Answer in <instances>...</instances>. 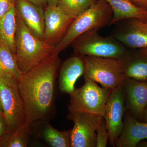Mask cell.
<instances>
[{"instance_id":"6da1fadb","label":"cell","mask_w":147,"mask_h":147,"mask_svg":"<svg viewBox=\"0 0 147 147\" xmlns=\"http://www.w3.org/2000/svg\"><path fill=\"white\" fill-rule=\"evenodd\" d=\"M61 66L59 55L53 54L17 79L27 121H50L56 114L57 77Z\"/></svg>"},{"instance_id":"7a4b0ae2","label":"cell","mask_w":147,"mask_h":147,"mask_svg":"<svg viewBox=\"0 0 147 147\" xmlns=\"http://www.w3.org/2000/svg\"><path fill=\"white\" fill-rule=\"evenodd\" d=\"M15 48L18 67L24 73L53 55L55 46L34 34L16 12Z\"/></svg>"},{"instance_id":"3957f363","label":"cell","mask_w":147,"mask_h":147,"mask_svg":"<svg viewBox=\"0 0 147 147\" xmlns=\"http://www.w3.org/2000/svg\"><path fill=\"white\" fill-rule=\"evenodd\" d=\"M113 16V10L108 2L105 0H96L85 12L74 19L63 38L55 46L53 54L59 55L86 32L98 31L110 26Z\"/></svg>"},{"instance_id":"277c9868","label":"cell","mask_w":147,"mask_h":147,"mask_svg":"<svg viewBox=\"0 0 147 147\" xmlns=\"http://www.w3.org/2000/svg\"><path fill=\"white\" fill-rule=\"evenodd\" d=\"M98 31L84 33L71 43L75 55L119 59L129 49L112 36H102Z\"/></svg>"},{"instance_id":"5b68a950","label":"cell","mask_w":147,"mask_h":147,"mask_svg":"<svg viewBox=\"0 0 147 147\" xmlns=\"http://www.w3.org/2000/svg\"><path fill=\"white\" fill-rule=\"evenodd\" d=\"M0 98L7 126V133L18 130L27 122L24 102L17 79L0 74Z\"/></svg>"},{"instance_id":"8992f818","label":"cell","mask_w":147,"mask_h":147,"mask_svg":"<svg viewBox=\"0 0 147 147\" xmlns=\"http://www.w3.org/2000/svg\"><path fill=\"white\" fill-rule=\"evenodd\" d=\"M85 84L74 90L70 95L69 113L81 112L103 117L111 89L99 86L95 82L85 79Z\"/></svg>"},{"instance_id":"52a82bcc","label":"cell","mask_w":147,"mask_h":147,"mask_svg":"<svg viewBox=\"0 0 147 147\" xmlns=\"http://www.w3.org/2000/svg\"><path fill=\"white\" fill-rule=\"evenodd\" d=\"M84 61V79L111 90L123 84L125 77L118 59L85 56Z\"/></svg>"},{"instance_id":"ba28073f","label":"cell","mask_w":147,"mask_h":147,"mask_svg":"<svg viewBox=\"0 0 147 147\" xmlns=\"http://www.w3.org/2000/svg\"><path fill=\"white\" fill-rule=\"evenodd\" d=\"M74 125L70 131L71 147H96V131L103 117L85 112L69 113Z\"/></svg>"},{"instance_id":"9c48e42d","label":"cell","mask_w":147,"mask_h":147,"mask_svg":"<svg viewBox=\"0 0 147 147\" xmlns=\"http://www.w3.org/2000/svg\"><path fill=\"white\" fill-rule=\"evenodd\" d=\"M125 92L123 84L111 90L108 98L103 117L106 123L110 146L115 147L123 127V117L126 111Z\"/></svg>"},{"instance_id":"30bf717a","label":"cell","mask_w":147,"mask_h":147,"mask_svg":"<svg viewBox=\"0 0 147 147\" xmlns=\"http://www.w3.org/2000/svg\"><path fill=\"white\" fill-rule=\"evenodd\" d=\"M111 36L129 49L147 48V24L136 18L116 23Z\"/></svg>"},{"instance_id":"8fae6325","label":"cell","mask_w":147,"mask_h":147,"mask_svg":"<svg viewBox=\"0 0 147 147\" xmlns=\"http://www.w3.org/2000/svg\"><path fill=\"white\" fill-rule=\"evenodd\" d=\"M75 18L63 13L57 5H47L45 9L43 40L55 46L63 38Z\"/></svg>"},{"instance_id":"7c38bea8","label":"cell","mask_w":147,"mask_h":147,"mask_svg":"<svg viewBox=\"0 0 147 147\" xmlns=\"http://www.w3.org/2000/svg\"><path fill=\"white\" fill-rule=\"evenodd\" d=\"M122 84L125 92L126 110L140 121L147 105V82L125 77Z\"/></svg>"},{"instance_id":"4fadbf2b","label":"cell","mask_w":147,"mask_h":147,"mask_svg":"<svg viewBox=\"0 0 147 147\" xmlns=\"http://www.w3.org/2000/svg\"><path fill=\"white\" fill-rule=\"evenodd\" d=\"M118 60L125 77L147 82V48L129 49Z\"/></svg>"},{"instance_id":"5bb4252c","label":"cell","mask_w":147,"mask_h":147,"mask_svg":"<svg viewBox=\"0 0 147 147\" xmlns=\"http://www.w3.org/2000/svg\"><path fill=\"white\" fill-rule=\"evenodd\" d=\"M16 11L34 34L43 39L45 9L29 0H14Z\"/></svg>"},{"instance_id":"9a60e30c","label":"cell","mask_w":147,"mask_h":147,"mask_svg":"<svg viewBox=\"0 0 147 147\" xmlns=\"http://www.w3.org/2000/svg\"><path fill=\"white\" fill-rule=\"evenodd\" d=\"M84 56L74 54L66 60L59 69L58 84L60 90L69 94L72 92L77 79L84 75Z\"/></svg>"},{"instance_id":"2e32d148","label":"cell","mask_w":147,"mask_h":147,"mask_svg":"<svg viewBox=\"0 0 147 147\" xmlns=\"http://www.w3.org/2000/svg\"><path fill=\"white\" fill-rule=\"evenodd\" d=\"M123 119V129L115 147H136L142 140L147 139V123L138 120L127 110Z\"/></svg>"},{"instance_id":"e0dca14e","label":"cell","mask_w":147,"mask_h":147,"mask_svg":"<svg viewBox=\"0 0 147 147\" xmlns=\"http://www.w3.org/2000/svg\"><path fill=\"white\" fill-rule=\"evenodd\" d=\"M32 135L42 140L49 147H71V129L59 131L47 121H39L31 124Z\"/></svg>"},{"instance_id":"ac0fdd59","label":"cell","mask_w":147,"mask_h":147,"mask_svg":"<svg viewBox=\"0 0 147 147\" xmlns=\"http://www.w3.org/2000/svg\"><path fill=\"white\" fill-rule=\"evenodd\" d=\"M113 10V16L110 25L122 20L136 18L146 22L147 9L138 7L129 0H105Z\"/></svg>"},{"instance_id":"d6986e66","label":"cell","mask_w":147,"mask_h":147,"mask_svg":"<svg viewBox=\"0 0 147 147\" xmlns=\"http://www.w3.org/2000/svg\"><path fill=\"white\" fill-rule=\"evenodd\" d=\"M16 30V11L14 2L7 13L0 18V42L8 47L14 55Z\"/></svg>"},{"instance_id":"ffe728a7","label":"cell","mask_w":147,"mask_h":147,"mask_svg":"<svg viewBox=\"0 0 147 147\" xmlns=\"http://www.w3.org/2000/svg\"><path fill=\"white\" fill-rule=\"evenodd\" d=\"M31 134V124L27 121L18 130L0 138V147H26Z\"/></svg>"},{"instance_id":"44dd1931","label":"cell","mask_w":147,"mask_h":147,"mask_svg":"<svg viewBox=\"0 0 147 147\" xmlns=\"http://www.w3.org/2000/svg\"><path fill=\"white\" fill-rule=\"evenodd\" d=\"M21 73L15 55L5 44L0 42V74L18 79Z\"/></svg>"},{"instance_id":"7402d4cb","label":"cell","mask_w":147,"mask_h":147,"mask_svg":"<svg viewBox=\"0 0 147 147\" xmlns=\"http://www.w3.org/2000/svg\"><path fill=\"white\" fill-rule=\"evenodd\" d=\"M96 0H59L57 6L64 13L76 18L85 12Z\"/></svg>"},{"instance_id":"603a6c76","label":"cell","mask_w":147,"mask_h":147,"mask_svg":"<svg viewBox=\"0 0 147 147\" xmlns=\"http://www.w3.org/2000/svg\"><path fill=\"white\" fill-rule=\"evenodd\" d=\"M96 147H105L109 140V135L106 123L104 118L102 121L96 131Z\"/></svg>"},{"instance_id":"cb8c5ba5","label":"cell","mask_w":147,"mask_h":147,"mask_svg":"<svg viewBox=\"0 0 147 147\" xmlns=\"http://www.w3.org/2000/svg\"><path fill=\"white\" fill-rule=\"evenodd\" d=\"M14 3V0H0V18L7 13Z\"/></svg>"},{"instance_id":"d4e9b609","label":"cell","mask_w":147,"mask_h":147,"mask_svg":"<svg viewBox=\"0 0 147 147\" xmlns=\"http://www.w3.org/2000/svg\"><path fill=\"white\" fill-rule=\"evenodd\" d=\"M7 126L3 113H0V138L7 133Z\"/></svg>"},{"instance_id":"484cf974","label":"cell","mask_w":147,"mask_h":147,"mask_svg":"<svg viewBox=\"0 0 147 147\" xmlns=\"http://www.w3.org/2000/svg\"><path fill=\"white\" fill-rule=\"evenodd\" d=\"M131 2L138 7L147 9V0H132Z\"/></svg>"},{"instance_id":"4316f807","label":"cell","mask_w":147,"mask_h":147,"mask_svg":"<svg viewBox=\"0 0 147 147\" xmlns=\"http://www.w3.org/2000/svg\"><path fill=\"white\" fill-rule=\"evenodd\" d=\"M30 1L36 5L41 7L45 9L47 6L46 0H29Z\"/></svg>"},{"instance_id":"83f0119b","label":"cell","mask_w":147,"mask_h":147,"mask_svg":"<svg viewBox=\"0 0 147 147\" xmlns=\"http://www.w3.org/2000/svg\"><path fill=\"white\" fill-rule=\"evenodd\" d=\"M140 121L143 122L147 123V105L144 111V113H143L141 120Z\"/></svg>"},{"instance_id":"f1b7e54d","label":"cell","mask_w":147,"mask_h":147,"mask_svg":"<svg viewBox=\"0 0 147 147\" xmlns=\"http://www.w3.org/2000/svg\"><path fill=\"white\" fill-rule=\"evenodd\" d=\"M59 0H46L47 5H57Z\"/></svg>"},{"instance_id":"f546056e","label":"cell","mask_w":147,"mask_h":147,"mask_svg":"<svg viewBox=\"0 0 147 147\" xmlns=\"http://www.w3.org/2000/svg\"><path fill=\"white\" fill-rule=\"evenodd\" d=\"M137 146L140 147H147V142L141 141L137 145Z\"/></svg>"},{"instance_id":"4dcf8cb0","label":"cell","mask_w":147,"mask_h":147,"mask_svg":"<svg viewBox=\"0 0 147 147\" xmlns=\"http://www.w3.org/2000/svg\"><path fill=\"white\" fill-rule=\"evenodd\" d=\"M0 113H3L2 105L1 98H0Z\"/></svg>"},{"instance_id":"1f68e13d","label":"cell","mask_w":147,"mask_h":147,"mask_svg":"<svg viewBox=\"0 0 147 147\" xmlns=\"http://www.w3.org/2000/svg\"><path fill=\"white\" fill-rule=\"evenodd\" d=\"M145 22H146V24H147V20H146V21Z\"/></svg>"},{"instance_id":"d6a6232c","label":"cell","mask_w":147,"mask_h":147,"mask_svg":"<svg viewBox=\"0 0 147 147\" xmlns=\"http://www.w3.org/2000/svg\"><path fill=\"white\" fill-rule=\"evenodd\" d=\"M129 1H132V0H129Z\"/></svg>"},{"instance_id":"836d02e7","label":"cell","mask_w":147,"mask_h":147,"mask_svg":"<svg viewBox=\"0 0 147 147\" xmlns=\"http://www.w3.org/2000/svg\"></svg>"}]
</instances>
